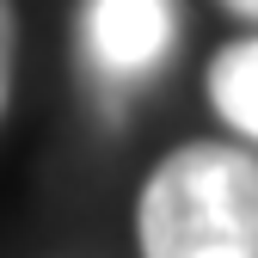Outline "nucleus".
I'll list each match as a JSON object with an SVG mask.
<instances>
[{
    "label": "nucleus",
    "mask_w": 258,
    "mask_h": 258,
    "mask_svg": "<svg viewBox=\"0 0 258 258\" xmlns=\"http://www.w3.org/2000/svg\"><path fill=\"white\" fill-rule=\"evenodd\" d=\"M136 240L142 258H258V154L172 148L142 184Z\"/></svg>",
    "instance_id": "1"
},
{
    "label": "nucleus",
    "mask_w": 258,
    "mask_h": 258,
    "mask_svg": "<svg viewBox=\"0 0 258 258\" xmlns=\"http://www.w3.org/2000/svg\"><path fill=\"white\" fill-rule=\"evenodd\" d=\"M209 99L240 136L258 142V43H228L209 68Z\"/></svg>",
    "instance_id": "3"
},
{
    "label": "nucleus",
    "mask_w": 258,
    "mask_h": 258,
    "mask_svg": "<svg viewBox=\"0 0 258 258\" xmlns=\"http://www.w3.org/2000/svg\"><path fill=\"white\" fill-rule=\"evenodd\" d=\"M13 55H19V19H13V0H0V117L13 99Z\"/></svg>",
    "instance_id": "4"
},
{
    "label": "nucleus",
    "mask_w": 258,
    "mask_h": 258,
    "mask_svg": "<svg viewBox=\"0 0 258 258\" xmlns=\"http://www.w3.org/2000/svg\"><path fill=\"white\" fill-rule=\"evenodd\" d=\"M172 37H178L172 0H86V13H80L86 61L111 86H129V80L154 74L166 61Z\"/></svg>",
    "instance_id": "2"
},
{
    "label": "nucleus",
    "mask_w": 258,
    "mask_h": 258,
    "mask_svg": "<svg viewBox=\"0 0 258 258\" xmlns=\"http://www.w3.org/2000/svg\"><path fill=\"white\" fill-rule=\"evenodd\" d=\"M228 7H234V13H252V19H258V0H228Z\"/></svg>",
    "instance_id": "5"
}]
</instances>
